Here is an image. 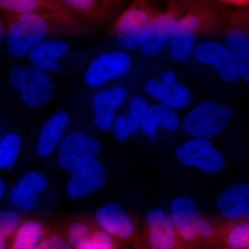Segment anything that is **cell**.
<instances>
[{
	"instance_id": "cell-1",
	"label": "cell",
	"mask_w": 249,
	"mask_h": 249,
	"mask_svg": "<svg viewBox=\"0 0 249 249\" xmlns=\"http://www.w3.org/2000/svg\"><path fill=\"white\" fill-rule=\"evenodd\" d=\"M6 14L7 49L16 58L22 57L49 36L73 35L66 28L40 15L32 13Z\"/></svg>"
},
{
	"instance_id": "cell-2",
	"label": "cell",
	"mask_w": 249,
	"mask_h": 249,
	"mask_svg": "<svg viewBox=\"0 0 249 249\" xmlns=\"http://www.w3.org/2000/svg\"><path fill=\"white\" fill-rule=\"evenodd\" d=\"M233 116L231 108L214 101H204L186 114L181 124L190 137L209 140L222 133Z\"/></svg>"
},
{
	"instance_id": "cell-3",
	"label": "cell",
	"mask_w": 249,
	"mask_h": 249,
	"mask_svg": "<svg viewBox=\"0 0 249 249\" xmlns=\"http://www.w3.org/2000/svg\"><path fill=\"white\" fill-rule=\"evenodd\" d=\"M10 83L20 92L23 102L31 107H40L53 98L55 85L45 71L31 66L14 67L10 71Z\"/></svg>"
},
{
	"instance_id": "cell-4",
	"label": "cell",
	"mask_w": 249,
	"mask_h": 249,
	"mask_svg": "<svg viewBox=\"0 0 249 249\" xmlns=\"http://www.w3.org/2000/svg\"><path fill=\"white\" fill-rule=\"evenodd\" d=\"M158 12L148 0H134L116 19L110 34L115 36L123 48L133 49L139 47L144 31Z\"/></svg>"
},
{
	"instance_id": "cell-5",
	"label": "cell",
	"mask_w": 249,
	"mask_h": 249,
	"mask_svg": "<svg viewBox=\"0 0 249 249\" xmlns=\"http://www.w3.org/2000/svg\"><path fill=\"white\" fill-rule=\"evenodd\" d=\"M181 16L179 2L170 0L166 10L159 11L144 31L139 45L142 53L147 56H154L162 52L169 43Z\"/></svg>"
},
{
	"instance_id": "cell-6",
	"label": "cell",
	"mask_w": 249,
	"mask_h": 249,
	"mask_svg": "<svg viewBox=\"0 0 249 249\" xmlns=\"http://www.w3.org/2000/svg\"><path fill=\"white\" fill-rule=\"evenodd\" d=\"M0 9L6 13H32L44 16L71 31L81 35L86 27L64 8L59 0H0Z\"/></svg>"
},
{
	"instance_id": "cell-7",
	"label": "cell",
	"mask_w": 249,
	"mask_h": 249,
	"mask_svg": "<svg viewBox=\"0 0 249 249\" xmlns=\"http://www.w3.org/2000/svg\"><path fill=\"white\" fill-rule=\"evenodd\" d=\"M175 157L186 166H193L204 173L214 175L226 165L225 157L207 139L194 138L187 141L175 150Z\"/></svg>"
},
{
	"instance_id": "cell-8",
	"label": "cell",
	"mask_w": 249,
	"mask_h": 249,
	"mask_svg": "<svg viewBox=\"0 0 249 249\" xmlns=\"http://www.w3.org/2000/svg\"><path fill=\"white\" fill-rule=\"evenodd\" d=\"M139 238L145 249H175L182 245L171 218L161 209L147 213Z\"/></svg>"
},
{
	"instance_id": "cell-9",
	"label": "cell",
	"mask_w": 249,
	"mask_h": 249,
	"mask_svg": "<svg viewBox=\"0 0 249 249\" xmlns=\"http://www.w3.org/2000/svg\"><path fill=\"white\" fill-rule=\"evenodd\" d=\"M101 150L98 141L80 132H72L59 145L58 164L62 170L72 173L96 159Z\"/></svg>"
},
{
	"instance_id": "cell-10",
	"label": "cell",
	"mask_w": 249,
	"mask_h": 249,
	"mask_svg": "<svg viewBox=\"0 0 249 249\" xmlns=\"http://www.w3.org/2000/svg\"><path fill=\"white\" fill-rule=\"evenodd\" d=\"M226 34V47L231 54L239 77L245 83L249 82V16L246 11L234 13L229 19Z\"/></svg>"
},
{
	"instance_id": "cell-11",
	"label": "cell",
	"mask_w": 249,
	"mask_h": 249,
	"mask_svg": "<svg viewBox=\"0 0 249 249\" xmlns=\"http://www.w3.org/2000/svg\"><path fill=\"white\" fill-rule=\"evenodd\" d=\"M225 19L209 0L192 2L191 8L180 17L175 30L196 37L199 35L213 34L224 25Z\"/></svg>"
},
{
	"instance_id": "cell-12",
	"label": "cell",
	"mask_w": 249,
	"mask_h": 249,
	"mask_svg": "<svg viewBox=\"0 0 249 249\" xmlns=\"http://www.w3.org/2000/svg\"><path fill=\"white\" fill-rule=\"evenodd\" d=\"M94 222L118 244L133 242L140 235L137 222L116 203L105 205L98 209Z\"/></svg>"
},
{
	"instance_id": "cell-13",
	"label": "cell",
	"mask_w": 249,
	"mask_h": 249,
	"mask_svg": "<svg viewBox=\"0 0 249 249\" xmlns=\"http://www.w3.org/2000/svg\"><path fill=\"white\" fill-rule=\"evenodd\" d=\"M131 67L132 60L125 52H106L90 63L85 72V83L89 88H99L111 80L124 76L130 70Z\"/></svg>"
},
{
	"instance_id": "cell-14",
	"label": "cell",
	"mask_w": 249,
	"mask_h": 249,
	"mask_svg": "<svg viewBox=\"0 0 249 249\" xmlns=\"http://www.w3.org/2000/svg\"><path fill=\"white\" fill-rule=\"evenodd\" d=\"M193 56L201 65L214 67L221 79L226 83H234L240 78L231 54L222 43L202 41L195 47Z\"/></svg>"
},
{
	"instance_id": "cell-15",
	"label": "cell",
	"mask_w": 249,
	"mask_h": 249,
	"mask_svg": "<svg viewBox=\"0 0 249 249\" xmlns=\"http://www.w3.org/2000/svg\"><path fill=\"white\" fill-rule=\"evenodd\" d=\"M107 182L102 163L94 159L72 173L67 186V194L73 199H81L99 191Z\"/></svg>"
},
{
	"instance_id": "cell-16",
	"label": "cell",
	"mask_w": 249,
	"mask_h": 249,
	"mask_svg": "<svg viewBox=\"0 0 249 249\" xmlns=\"http://www.w3.org/2000/svg\"><path fill=\"white\" fill-rule=\"evenodd\" d=\"M170 211V217L182 245L198 249L196 221L199 213L194 201L189 196H179L172 201Z\"/></svg>"
},
{
	"instance_id": "cell-17",
	"label": "cell",
	"mask_w": 249,
	"mask_h": 249,
	"mask_svg": "<svg viewBox=\"0 0 249 249\" xmlns=\"http://www.w3.org/2000/svg\"><path fill=\"white\" fill-rule=\"evenodd\" d=\"M124 0H59L65 9L85 27L106 22Z\"/></svg>"
},
{
	"instance_id": "cell-18",
	"label": "cell",
	"mask_w": 249,
	"mask_h": 249,
	"mask_svg": "<svg viewBox=\"0 0 249 249\" xmlns=\"http://www.w3.org/2000/svg\"><path fill=\"white\" fill-rule=\"evenodd\" d=\"M47 187V179L43 175L31 172L13 188L10 199L18 209L29 211L37 204L39 197L46 191Z\"/></svg>"
},
{
	"instance_id": "cell-19",
	"label": "cell",
	"mask_w": 249,
	"mask_h": 249,
	"mask_svg": "<svg viewBox=\"0 0 249 249\" xmlns=\"http://www.w3.org/2000/svg\"><path fill=\"white\" fill-rule=\"evenodd\" d=\"M217 208L228 220L249 218V185L235 183L229 187L219 196Z\"/></svg>"
},
{
	"instance_id": "cell-20",
	"label": "cell",
	"mask_w": 249,
	"mask_h": 249,
	"mask_svg": "<svg viewBox=\"0 0 249 249\" xmlns=\"http://www.w3.org/2000/svg\"><path fill=\"white\" fill-rule=\"evenodd\" d=\"M181 123V119L175 110L160 103L149 106L141 127L149 140L153 142L160 127L165 130L175 131L180 127Z\"/></svg>"
},
{
	"instance_id": "cell-21",
	"label": "cell",
	"mask_w": 249,
	"mask_h": 249,
	"mask_svg": "<svg viewBox=\"0 0 249 249\" xmlns=\"http://www.w3.org/2000/svg\"><path fill=\"white\" fill-rule=\"evenodd\" d=\"M70 115L59 111L49 118L42 126L37 141V152L41 157L52 155L68 127Z\"/></svg>"
},
{
	"instance_id": "cell-22",
	"label": "cell",
	"mask_w": 249,
	"mask_h": 249,
	"mask_svg": "<svg viewBox=\"0 0 249 249\" xmlns=\"http://www.w3.org/2000/svg\"><path fill=\"white\" fill-rule=\"evenodd\" d=\"M69 51L66 42L48 41L41 43L29 52L28 59L36 68L44 71L58 73V60Z\"/></svg>"
},
{
	"instance_id": "cell-23",
	"label": "cell",
	"mask_w": 249,
	"mask_h": 249,
	"mask_svg": "<svg viewBox=\"0 0 249 249\" xmlns=\"http://www.w3.org/2000/svg\"><path fill=\"white\" fill-rule=\"evenodd\" d=\"M210 249H249V218L223 222L217 240Z\"/></svg>"
},
{
	"instance_id": "cell-24",
	"label": "cell",
	"mask_w": 249,
	"mask_h": 249,
	"mask_svg": "<svg viewBox=\"0 0 249 249\" xmlns=\"http://www.w3.org/2000/svg\"><path fill=\"white\" fill-rule=\"evenodd\" d=\"M46 231L45 226L39 221L23 222L8 249H36Z\"/></svg>"
},
{
	"instance_id": "cell-25",
	"label": "cell",
	"mask_w": 249,
	"mask_h": 249,
	"mask_svg": "<svg viewBox=\"0 0 249 249\" xmlns=\"http://www.w3.org/2000/svg\"><path fill=\"white\" fill-rule=\"evenodd\" d=\"M97 227L94 221L78 219L64 224L60 234L73 249H80L90 240Z\"/></svg>"
},
{
	"instance_id": "cell-26",
	"label": "cell",
	"mask_w": 249,
	"mask_h": 249,
	"mask_svg": "<svg viewBox=\"0 0 249 249\" xmlns=\"http://www.w3.org/2000/svg\"><path fill=\"white\" fill-rule=\"evenodd\" d=\"M127 91L121 86H113L99 90L92 98L95 112L101 110L115 111L127 97Z\"/></svg>"
},
{
	"instance_id": "cell-27",
	"label": "cell",
	"mask_w": 249,
	"mask_h": 249,
	"mask_svg": "<svg viewBox=\"0 0 249 249\" xmlns=\"http://www.w3.org/2000/svg\"><path fill=\"white\" fill-rule=\"evenodd\" d=\"M223 222L213 218L199 215L196 221V231L199 240L198 249H210L217 240Z\"/></svg>"
},
{
	"instance_id": "cell-28",
	"label": "cell",
	"mask_w": 249,
	"mask_h": 249,
	"mask_svg": "<svg viewBox=\"0 0 249 249\" xmlns=\"http://www.w3.org/2000/svg\"><path fill=\"white\" fill-rule=\"evenodd\" d=\"M196 37L189 36L181 31L175 30L168 45L170 55L174 60L184 62L189 60L193 55L196 47Z\"/></svg>"
},
{
	"instance_id": "cell-29",
	"label": "cell",
	"mask_w": 249,
	"mask_h": 249,
	"mask_svg": "<svg viewBox=\"0 0 249 249\" xmlns=\"http://www.w3.org/2000/svg\"><path fill=\"white\" fill-rule=\"evenodd\" d=\"M160 104L174 109H186L192 101V95L186 86L176 83L172 87L165 88L163 94L158 100Z\"/></svg>"
},
{
	"instance_id": "cell-30",
	"label": "cell",
	"mask_w": 249,
	"mask_h": 249,
	"mask_svg": "<svg viewBox=\"0 0 249 249\" xmlns=\"http://www.w3.org/2000/svg\"><path fill=\"white\" fill-rule=\"evenodd\" d=\"M22 145V139L18 134L9 132L0 141V168L9 169L14 165Z\"/></svg>"
},
{
	"instance_id": "cell-31",
	"label": "cell",
	"mask_w": 249,
	"mask_h": 249,
	"mask_svg": "<svg viewBox=\"0 0 249 249\" xmlns=\"http://www.w3.org/2000/svg\"><path fill=\"white\" fill-rule=\"evenodd\" d=\"M21 219L16 213H0V249H8L20 226Z\"/></svg>"
},
{
	"instance_id": "cell-32",
	"label": "cell",
	"mask_w": 249,
	"mask_h": 249,
	"mask_svg": "<svg viewBox=\"0 0 249 249\" xmlns=\"http://www.w3.org/2000/svg\"><path fill=\"white\" fill-rule=\"evenodd\" d=\"M148 103L142 96H135L132 98L129 105V116L132 132H136L141 127L144 116L148 109Z\"/></svg>"
},
{
	"instance_id": "cell-33",
	"label": "cell",
	"mask_w": 249,
	"mask_h": 249,
	"mask_svg": "<svg viewBox=\"0 0 249 249\" xmlns=\"http://www.w3.org/2000/svg\"><path fill=\"white\" fill-rule=\"evenodd\" d=\"M36 249H73L60 232L46 231Z\"/></svg>"
},
{
	"instance_id": "cell-34",
	"label": "cell",
	"mask_w": 249,
	"mask_h": 249,
	"mask_svg": "<svg viewBox=\"0 0 249 249\" xmlns=\"http://www.w3.org/2000/svg\"><path fill=\"white\" fill-rule=\"evenodd\" d=\"M133 133L128 117L119 116L114 122V134L116 139L124 141Z\"/></svg>"
},
{
	"instance_id": "cell-35",
	"label": "cell",
	"mask_w": 249,
	"mask_h": 249,
	"mask_svg": "<svg viewBox=\"0 0 249 249\" xmlns=\"http://www.w3.org/2000/svg\"><path fill=\"white\" fill-rule=\"evenodd\" d=\"M114 111L101 110L96 111L93 124L101 130H107L110 128L114 119Z\"/></svg>"
},
{
	"instance_id": "cell-36",
	"label": "cell",
	"mask_w": 249,
	"mask_h": 249,
	"mask_svg": "<svg viewBox=\"0 0 249 249\" xmlns=\"http://www.w3.org/2000/svg\"><path fill=\"white\" fill-rule=\"evenodd\" d=\"M145 89L148 96L159 100L164 93L165 88L160 82L157 80L151 79L145 83Z\"/></svg>"
},
{
	"instance_id": "cell-37",
	"label": "cell",
	"mask_w": 249,
	"mask_h": 249,
	"mask_svg": "<svg viewBox=\"0 0 249 249\" xmlns=\"http://www.w3.org/2000/svg\"><path fill=\"white\" fill-rule=\"evenodd\" d=\"M161 84L165 88L173 86L177 83V76L175 72L171 70H167L161 73Z\"/></svg>"
},
{
	"instance_id": "cell-38",
	"label": "cell",
	"mask_w": 249,
	"mask_h": 249,
	"mask_svg": "<svg viewBox=\"0 0 249 249\" xmlns=\"http://www.w3.org/2000/svg\"><path fill=\"white\" fill-rule=\"evenodd\" d=\"M222 2L227 4L237 5V6H244L249 4V0H219Z\"/></svg>"
},
{
	"instance_id": "cell-39",
	"label": "cell",
	"mask_w": 249,
	"mask_h": 249,
	"mask_svg": "<svg viewBox=\"0 0 249 249\" xmlns=\"http://www.w3.org/2000/svg\"><path fill=\"white\" fill-rule=\"evenodd\" d=\"M6 191V183L2 178H0V201H1L2 198L4 197L5 193Z\"/></svg>"
},
{
	"instance_id": "cell-40",
	"label": "cell",
	"mask_w": 249,
	"mask_h": 249,
	"mask_svg": "<svg viewBox=\"0 0 249 249\" xmlns=\"http://www.w3.org/2000/svg\"><path fill=\"white\" fill-rule=\"evenodd\" d=\"M133 243L134 249H145L144 247H142V242H141L140 238H139V236L134 241Z\"/></svg>"
},
{
	"instance_id": "cell-41",
	"label": "cell",
	"mask_w": 249,
	"mask_h": 249,
	"mask_svg": "<svg viewBox=\"0 0 249 249\" xmlns=\"http://www.w3.org/2000/svg\"><path fill=\"white\" fill-rule=\"evenodd\" d=\"M3 34H4V29H3L2 24L0 22V42H1V39H2Z\"/></svg>"
},
{
	"instance_id": "cell-42",
	"label": "cell",
	"mask_w": 249,
	"mask_h": 249,
	"mask_svg": "<svg viewBox=\"0 0 249 249\" xmlns=\"http://www.w3.org/2000/svg\"><path fill=\"white\" fill-rule=\"evenodd\" d=\"M175 249H196L191 248V247H186V246L181 245L178 246V248H176Z\"/></svg>"
},
{
	"instance_id": "cell-43",
	"label": "cell",
	"mask_w": 249,
	"mask_h": 249,
	"mask_svg": "<svg viewBox=\"0 0 249 249\" xmlns=\"http://www.w3.org/2000/svg\"><path fill=\"white\" fill-rule=\"evenodd\" d=\"M191 3H192V2H193V1H197V0H191Z\"/></svg>"
}]
</instances>
